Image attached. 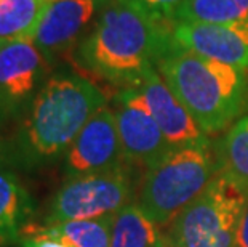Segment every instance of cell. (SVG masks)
<instances>
[{
    "instance_id": "obj_7",
    "label": "cell",
    "mask_w": 248,
    "mask_h": 247,
    "mask_svg": "<svg viewBox=\"0 0 248 247\" xmlns=\"http://www.w3.org/2000/svg\"><path fill=\"white\" fill-rule=\"evenodd\" d=\"M50 63L32 40L0 45V120H19L48 79Z\"/></svg>"
},
{
    "instance_id": "obj_21",
    "label": "cell",
    "mask_w": 248,
    "mask_h": 247,
    "mask_svg": "<svg viewBox=\"0 0 248 247\" xmlns=\"http://www.w3.org/2000/svg\"><path fill=\"white\" fill-rule=\"evenodd\" d=\"M235 247H248V204H247L244 217H242V222H240Z\"/></svg>"
},
{
    "instance_id": "obj_19",
    "label": "cell",
    "mask_w": 248,
    "mask_h": 247,
    "mask_svg": "<svg viewBox=\"0 0 248 247\" xmlns=\"http://www.w3.org/2000/svg\"><path fill=\"white\" fill-rule=\"evenodd\" d=\"M149 16L162 26L171 28L184 0H133Z\"/></svg>"
},
{
    "instance_id": "obj_9",
    "label": "cell",
    "mask_w": 248,
    "mask_h": 247,
    "mask_svg": "<svg viewBox=\"0 0 248 247\" xmlns=\"http://www.w3.org/2000/svg\"><path fill=\"white\" fill-rule=\"evenodd\" d=\"M128 165L115 124L112 106L104 104L85 124L62 157V175L66 180L108 172Z\"/></svg>"
},
{
    "instance_id": "obj_17",
    "label": "cell",
    "mask_w": 248,
    "mask_h": 247,
    "mask_svg": "<svg viewBox=\"0 0 248 247\" xmlns=\"http://www.w3.org/2000/svg\"><path fill=\"white\" fill-rule=\"evenodd\" d=\"M215 151L219 172L248 191V113L231 125Z\"/></svg>"
},
{
    "instance_id": "obj_15",
    "label": "cell",
    "mask_w": 248,
    "mask_h": 247,
    "mask_svg": "<svg viewBox=\"0 0 248 247\" xmlns=\"http://www.w3.org/2000/svg\"><path fill=\"white\" fill-rule=\"evenodd\" d=\"M110 247H170V239L135 201L115 214Z\"/></svg>"
},
{
    "instance_id": "obj_1",
    "label": "cell",
    "mask_w": 248,
    "mask_h": 247,
    "mask_svg": "<svg viewBox=\"0 0 248 247\" xmlns=\"http://www.w3.org/2000/svg\"><path fill=\"white\" fill-rule=\"evenodd\" d=\"M104 104H108L104 93L88 79L71 71L51 74L8 140L10 164L34 170L62 159L85 124Z\"/></svg>"
},
{
    "instance_id": "obj_23",
    "label": "cell",
    "mask_w": 248,
    "mask_h": 247,
    "mask_svg": "<svg viewBox=\"0 0 248 247\" xmlns=\"http://www.w3.org/2000/svg\"><path fill=\"white\" fill-rule=\"evenodd\" d=\"M170 247H175V246H171V244H170Z\"/></svg>"
},
{
    "instance_id": "obj_11",
    "label": "cell",
    "mask_w": 248,
    "mask_h": 247,
    "mask_svg": "<svg viewBox=\"0 0 248 247\" xmlns=\"http://www.w3.org/2000/svg\"><path fill=\"white\" fill-rule=\"evenodd\" d=\"M136 88L141 92L151 114L154 115L171 148L205 143L210 140L194 120L191 113L170 90L155 66L146 71Z\"/></svg>"
},
{
    "instance_id": "obj_8",
    "label": "cell",
    "mask_w": 248,
    "mask_h": 247,
    "mask_svg": "<svg viewBox=\"0 0 248 247\" xmlns=\"http://www.w3.org/2000/svg\"><path fill=\"white\" fill-rule=\"evenodd\" d=\"M112 111L128 165L147 170L173 149L136 87L122 88L114 97Z\"/></svg>"
},
{
    "instance_id": "obj_14",
    "label": "cell",
    "mask_w": 248,
    "mask_h": 247,
    "mask_svg": "<svg viewBox=\"0 0 248 247\" xmlns=\"http://www.w3.org/2000/svg\"><path fill=\"white\" fill-rule=\"evenodd\" d=\"M35 202L13 172L0 167V243H15L31 223Z\"/></svg>"
},
{
    "instance_id": "obj_13",
    "label": "cell",
    "mask_w": 248,
    "mask_h": 247,
    "mask_svg": "<svg viewBox=\"0 0 248 247\" xmlns=\"http://www.w3.org/2000/svg\"><path fill=\"white\" fill-rule=\"evenodd\" d=\"M114 220L115 214L98 218L44 225V227H31L29 223L23 230L19 239L48 238L60 241L67 247H110Z\"/></svg>"
},
{
    "instance_id": "obj_20",
    "label": "cell",
    "mask_w": 248,
    "mask_h": 247,
    "mask_svg": "<svg viewBox=\"0 0 248 247\" xmlns=\"http://www.w3.org/2000/svg\"><path fill=\"white\" fill-rule=\"evenodd\" d=\"M19 247H67L60 241L48 239V238H24L21 241Z\"/></svg>"
},
{
    "instance_id": "obj_2",
    "label": "cell",
    "mask_w": 248,
    "mask_h": 247,
    "mask_svg": "<svg viewBox=\"0 0 248 247\" xmlns=\"http://www.w3.org/2000/svg\"><path fill=\"white\" fill-rule=\"evenodd\" d=\"M171 29L133 0H109L76 47L83 69L120 87H136L157 65Z\"/></svg>"
},
{
    "instance_id": "obj_16",
    "label": "cell",
    "mask_w": 248,
    "mask_h": 247,
    "mask_svg": "<svg viewBox=\"0 0 248 247\" xmlns=\"http://www.w3.org/2000/svg\"><path fill=\"white\" fill-rule=\"evenodd\" d=\"M51 0H0V45L32 40Z\"/></svg>"
},
{
    "instance_id": "obj_22",
    "label": "cell",
    "mask_w": 248,
    "mask_h": 247,
    "mask_svg": "<svg viewBox=\"0 0 248 247\" xmlns=\"http://www.w3.org/2000/svg\"><path fill=\"white\" fill-rule=\"evenodd\" d=\"M2 125L3 122L0 120V167H5L10 164V141L2 133Z\"/></svg>"
},
{
    "instance_id": "obj_10",
    "label": "cell",
    "mask_w": 248,
    "mask_h": 247,
    "mask_svg": "<svg viewBox=\"0 0 248 247\" xmlns=\"http://www.w3.org/2000/svg\"><path fill=\"white\" fill-rule=\"evenodd\" d=\"M109 0H51L32 42L50 65L76 49Z\"/></svg>"
},
{
    "instance_id": "obj_3",
    "label": "cell",
    "mask_w": 248,
    "mask_h": 247,
    "mask_svg": "<svg viewBox=\"0 0 248 247\" xmlns=\"http://www.w3.org/2000/svg\"><path fill=\"white\" fill-rule=\"evenodd\" d=\"M155 67L207 135L229 129L248 106L247 71L195 53L171 34Z\"/></svg>"
},
{
    "instance_id": "obj_6",
    "label": "cell",
    "mask_w": 248,
    "mask_h": 247,
    "mask_svg": "<svg viewBox=\"0 0 248 247\" xmlns=\"http://www.w3.org/2000/svg\"><path fill=\"white\" fill-rule=\"evenodd\" d=\"M138 188V177L131 165L71 178L51 199L45 225L114 215L136 201Z\"/></svg>"
},
{
    "instance_id": "obj_4",
    "label": "cell",
    "mask_w": 248,
    "mask_h": 247,
    "mask_svg": "<svg viewBox=\"0 0 248 247\" xmlns=\"http://www.w3.org/2000/svg\"><path fill=\"white\" fill-rule=\"evenodd\" d=\"M219 173L212 141L173 148L142 175L136 204L159 227L171 222Z\"/></svg>"
},
{
    "instance_id": "obj_12",
    "label": "cell",
    "mask_w": 248,
    "mask_h": 247,
    "mask_svg": "<svg viewBox=\"0 0 248 247\" xmlns=\"http://www.w3.org/2000/svg\"><path fill=\"white\" fill-rule=\"evenodd\" d=\"M178 44L210 60L248 72V24H171Z\"/></svg>"
},
{
    "instance_id": "obj_5",
    "label": "cell",
    "mask_w": 248,
    "mask_h": 247,
    "mask_svg": "<svg viewBox=\"0 0 248 247\" xmlns=\"http://www.w3.org/2000/svg\"><path fill=\"white\" fill-rule=\"evenodd\" d=\"M247 204L248 191L219 172L168 227L170 244L175 247H235Z\"/></svg>"
},
{
    "instance_id": "obj_18",
    "label": "cell",
    "mask_w": 248,
    "mask_h": 247,
    "mask_svg": "<svg viewBox=\"0 0 248 247\" xmlns=\"http://www.w3.org/2000/svg\"><path fill=\"white\" fill-rule=\"evenodd\" d=\"M175 23L248 24V0H184Z\"/></svg>"
}]
</instances>
